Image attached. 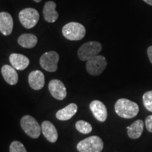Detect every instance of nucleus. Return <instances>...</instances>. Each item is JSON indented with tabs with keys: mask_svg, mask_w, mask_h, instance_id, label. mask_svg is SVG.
<instances>
[{
	"mask_svg": "<svg viewBox=\"0 0 152 152\" xmlns=\"http://www.w3.org/2000/svg\"><path fill=\"white\" fill-rule=\"evenodd\" d=\"M114 109L118 115L126 119L135 117L140 111L137 104L124 98L120 99L115 102Z\"/></svg>",
	"mask_w": 152,
	"mask_h": 152,
	"instance_id": "nucleus-1",
	"label": "nucleus"
},
{
	"mask_svg": "<svg viewBox=\"0 0 152 152\" xmlns=\"http://www.w3.org/2000/svg\"><path fill=\"white\" fill-rule=\"evenodd\" d=\"M63 35L66 39L71 41L80 40L85 36L86 30L83 25L76 22L66 24L62 28Z\"/></svg>",
	"mask_w": 152,
	"mask_h": 152,
	"instance_id": "nucleus-2",
	"label": "nucleus"
},
{
	"mask_svg": "<svg viewBox=\"0 0 152 152\" xmlns=\"http://www.w3.org/2000/svg\"><path fill=\"white\" fill-rule=\"evenodd\" d=\"M104 142L99 137L91 136L77 144L79 152H101L103 150Z\"/></svg>",
	"mask_w": 152,
	"mask_h": 152,
	"instance_id": "nucleus-3",
	"label": "nucleus"
},
{
	"mask_svg": "<svg viewBox=\"0 0 152 152\" xmlns=\"http://www.w3.org/2000/svg\"><path fill=\"white\" fill-rule=\"evenodd\" d=\"M102 49V45L98 42H88L80 47L77 52V56L81 61H87L92 57L97 56Z\"/></svg>",
	"mask_w": 152,
	"mask_h": 152,
	"instance_id": "nucleus-4",
	"label": "nucleus"
},
{
	"mask_svg": "<svg viewBox=\"0 0 152 152\" xmlns=\"http://www.w3.org/2000/svg\"><path fill=\"white\" fill-rule=\"evenodd\" d=\"M20 126L26 134L31 138L37 139L41 134V126L31 115H24L20 120Z\"/></svg>",
	"mask_w": 152,
	"mask_h": 152,
	"instance_id": "nucleus-5",
	"label": "nucleus"
},
{
	"mask_svg": "<svg viewBox=\"0 0 152 152\" xmlns=\"http://www.w3.org/2000/svg\"><path fill=\"white\" fill-rule=\"evenodd\" d=\"M107 66V61L104 56L97 55L87 61L86 69L91 75L96 76L102 73Z\"/></svg>",
	"mask_w": 152,
	"mask_h": 152,
	"instance_id": "nucleus-6",
	"label": "nucleus"
},
{
	"mask_svg": "<svg viewBox=\"0 0 152 152\" xmlns=\"http://www.w3.org/2000/svg\"><path fill=\"white\" fill-rule=\"evenodd\" d=\"M20 23L27 29L35 27L39 19L38 11L33 8H26L20 11L18 15Z\"/></svg>",
	"mask_w": 152,
	"mask_h": 152,
	"instance_id": "nucleus-7",
	"label": "nucleus"
},
{
	"mask_svg": "<svg viewBox=\"0 0 152 152\" xmlns=\"http://www.w3.org/2000/svg\"><path fill=\"white\" fill-rule=\"evenodd\" d=\"M59 56L58 53L54 51L45 53L40 57L39 64L41 67L48 72H55L58 68V62Z\"/></svg>",
	"mask_w": 152,
	"mask_h": 152,
	"instance_id": "nucleus-8",
	"label": "nucleus"
},
{
	"mask_svg": "<svg viewBox=\"0 0 152 152\" xmlns=\"http://www.w3.org/2000/svg\"><path fill=\"white\" fill-rule=\"evenodd\" d=\"M48 88L52 96L56 99L63 100L67 95L65 85L59 80H51L49 83Z\"/></svg>",
	"mask_w": 152,
	"mask_h": 152,
	"instance_id": "nucleus-9",
	"label": "nucleus"
},
{
	"mask_svg": "<svg viewBox=\"0 0 152 152\" xmlns=\"http://www.w3.org/2000/svg\"><path fill=\"white\" fill-rule=\"evenodd\" d=\"M90 109L95 118L100 122H104L107 118V109L104 103L99 100H94L90 104Z\"/></svg>",
	"mask_w": 152,
	"mask_h": 152,
	"instance_id": "nucleus-10",
	"label": "nucleus"
},
{
	"mask_svg": "<svg viewBox=\"0 0 152 152\" xmlns=\"http://www.w3.org/2000/svg\"><path fill=\"white\" fill-rule=\"evenodd\" d=\"M14 28L12 16L7 12L0 13V32L4 35H10Z\"/></svg>",
	"mask_w": 152,
	"mask_h": 152,
	"instance_id": "nucleus-11",
	"label": "nucleus"
},
{
	"mask_svg": "<svg viewBox=\"0 0 152 152\" xmlns=\"http://www.w3.org/2000/svg\"><path fill=\"white\" fill-rule=\"evenodd\" d=\"M30 87L35 90H39L45 86V75L40 71H34L28 75Z\"/></svg>",
	"mask_w": 152,
	"mask_h": 152,
	"instance_id": "nucleus-12",
	"label": "nucleus"
},
{
	"mask_svg": "<svg viewBox=\"0 0 152 152\" xmlns=\"http://www.w3.org/2000/svg\"><path fill=\"white\" fill-rule=\"evenodd\" d=\"M41 130L43 135L49 142L54 143L58 140V132L50 121H45L41 125Z\"/></svg>",
	"mask_w": 152,
	"mask_h": 152,
	"instance_id": "nucleus-13",
	"label": "nucleus"
},
{
	"mask_svg": "<svg viewBox=\"0 0 152 152\" xmlns=\"http://www.w3.org/2000/svg\"><path fill=\"white\" fill-rule=\"evenodd\" d=\"M9 61H10L11 66L15 69L18 70V71H23L26 69L30 64V60L27 56L23 54H16V53L10 55Z\"/></svg>",
	"mask_w": 152,
	"mask_h": 152,
	"instance_id": "nucleus-14",
	"label": "nucleus"
},
{
	"mask_svg": "<svg viewBox=\"0 0 152 152\" xmlns=\"http://www.w3.org/2000/svg\"><path fill=\"white\" fill-rule=\"evenodd\" d=\"M56 4L54 1H49L46 2L43 9V16L45 20L49 23H54L58 17L56 11Z\"/></svg>",
	"mask_w": 152,
	"mask_h": 152,
	"instance_id": "nucleus-15",
	"label": "nucleus"
},
{
	"mask_svg": "<svg viewBox=\"0 0 152 152\" xmlns=\"http://www.w3.org/2000/svg\"><path fill=\"white\" fill-rule=\"evenodd\" d=\"M1 74L4 79L8 84L14 85L18 83V75L13 66L9 65L3 66L1 68Z\"/></svg>",
	"mask_w": 152,
	"mask_h": 152,
	"instance_id": "nucleus-16",
	"label": "nucleus"
},
{
	"mask_svg": "<svg viewBox=\"0 0 152 152\" xmlns=\"http://www.w3.org/2000/svg\"><path fill=\"white\" fill-rule=\"evenodd\" d=\"M77 111V106L75 103H71L64 107V109H60L56 113L57 119L60 121H68L75 115Z\"/></svg>",
	"mask_w": 152,
	"mask_h": 152,
	"instance_id": "nucleus-17",
	"label": "nucleus"
},
{
	"mask_svg": "<svg viewBox=\"0 0 152 152\" xmlns=\"http://www.w3.org/2000/svg\"><path fill=\"white\" fill-rule=\"evenodd\" d=\"M144 123L142 120H137L130 126L127 127L128 135L132 140L140 138L144 130Z\"/></svg>",
	"mask_w": 152,
	"mask_h": 152,
	"instance_id": "nucleus-18",
	"label": "nucleus"
},
{
	"mask_svg": "<svg viewBox=\"0 0 152 152\" xmlns=\"http://www.w3.org/2000/svg\"><path fill=\"white\" fill-rule=\"evenodd\" d=\"M18 42L24 48L31 49L37 45V37L33 34H23L18 37Z\"/></svg>",
	"mask_w": 152,
	"mask_h": 152,
	"instance_id": "nucleus-19",
	"label": "nucleus"
},
{
	"mask_svg": "<svg viewBox=\"0 0 152 152\" xmlns=\"http://www.w3.org/2000/svg\"><path fill=\"white\" fill-rule=\"evenodd\" d=\"M75 128L77 131L83 134H89L92 132V126L85 121H78L75 123Z\"/></svg>",
	"mask_w": 152,
	"mask_h": 152,
	"instance_id": "nucleus-20",
	"label": "nucleus"
},
{
	"mask_svg": "<svg viewBox=\"0 0 152 152\" xmlns=\"http://www.w3.org/2000/svg\"><path fill=\"white\" fill-rule=\"evenodd\" d=\"M142 99L144 107L149 111L152 112V90L144 93Z\"/></svg>",
	"mask_w": 152,
	"mask_h": 152,
	"instance_id": "nucleus-21",
	"label": "nucleus"
},
{
	"mask_svg": "<svg viewBox=\"0 0 152 152\" xmlns=\"http://www.w3.org/2000/svg\"><path fill=\"white\" fill-rule=\"evenodd\" d=\"M10 152H27L26 149L21 142L18 141H14L11 142L9 147Z\"/></svg>",
	"mask_w": 152,
	"mask_h": 152,
	"instance_id": "nucleus-22",
	"label": "nucleus"
},
{
	"mask_svg": "<svg viewBox=\"0 0 152 152\" xmlns=\"http://www.w3.org/2000/svg\"><path fill=\"white\" fill-rule=\"evenodd\" d=\"M144 124L146 125V128H147V130L149 132L152 133V115H148L145 119V123Z\"/></svg>",
	"mask_w": 152,
	"mask_h": 152,
	"instance_id": "nucleus-23",
	"label": "nucleus"
},
{
	"mask_svg": "<svg viewBox=\"0 0 152 152\" xmlns=\"http://www.w3.org/2000/svg\"><path fill=\"white\" fill-rule=\"evenodd\" d=\"M147 54L148 57H149L150 62L152 64V46H150L149 48L147 49Z\"/></svg>",
	"mask_w": 152,
	"mask_h": 152,
	"instance_id": "nucleus-24",
	"label": "nucleus"
},
{
	"mask_svg": "<svg viewBox=\"0 0 152 152\" xmlns=\"http://www.w3.org/2000/svg\"><path fill=\"white\" fill-rule=\"evenodd\" d=\"M144 2H146L150 6H152V0H143Z\"/></svg>",
	"mask_w": 152,
	"mask_h": 152,
	"instance_id": "nucleus-25",
	"label": "nucleus"
},
{
	"mask_svg": "<svg viewBox=\"0 0 152 152\" xmlns=\"http://www.w3.org/2000/svg\"><path fill=\"white\" fill-rule=\"evenodd\" d=\"M34 1H35V2H40V1H42V0H33Z\"/></svg>",
	"mask_w": 152,
	"mask_h": 152,
	"instance_id": "nucleus-26",
	"label": "nucleus"
}]
</instances>
